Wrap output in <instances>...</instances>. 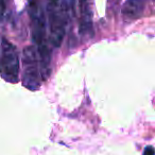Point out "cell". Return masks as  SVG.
Returning a JSON list of instances; mask_svg holds the SVG:
<instances>
[{"mask_svg":"<svg viewBox=\"0 0 155 155\" xmlns=\"http://www.w3.org/2000/svg\"><path fill=\"white\" fill-rule=\"evenodd\" d=\"M28 12L31 19L32 38L36 45V51L39 61L41 81L47 80L50 75V63L51 53L47 41V21H46L45 10L41 0H29Z\"/></svg>","mask_w":155,"mask_h":155,"instance_id":"1","label":"cell"},{"mask_svg":"<svg viewBox=\"0 0 155 155\" xmlns=\"http://www.w3.org/2000/svg\"><path fill=\"white\" fill-rule=\"evenodd\" d=\"M46 10L50 30V43L54 48H58L65 36L68 12L65 10L61 0H47Z\"/></svg>","mask_w":155,"mask_h":155,"instance_id":"2","label":"cell"},{"mask_svg":"<svg viewBox=\"0 0 155 155\" xmlns=\"http://www.w3.org/2000/svg\"><path fill=\"white\" fill-rule=\"evenodd\" d=\"M19 68V53L17 48L2 37L0 41V75L7 82L17 83Z\"/></svg>","mask_w":155,"mask_h":155,"instance_id":"3","label":"cell"},{"mask_svg":"<svg viewBox=\"0 0 155 155\" xmlns=\"http://www.w3.org/2000/svg\"><path fill=\"white\" fill-rule=\"evenodd\" d=\"M22 85L30 91L41 87V77L39 61L35 47L28 46L22 52Z\"/></svg>","mask_w":155,"mask_h":155,"instance_id":"4","label":"cell"},{"mask_svg":"<svg viewBox=\"0 0 155 155\" xmlns=\"http://www.w3.org/2000/svg\"><path fill=\"white\" fill-rule=\"evenodd\" d=\"M94 0H79V33L87 35L93 33Z\"/></svg>","mask_w":155,"mask_h":155,"instance_id":"5","label":"cell"},{"mask_svg":"<svg viewBox=\"0 0 155 155\" xmlns=\"http://www.w3.org/2000/svg\"><path fill=\"white\" fill-rule=\"evenodd\" d=\"M146 0H127L122 8V15L125 20L132 21L142 15Z\"/></svg>","mask_w":155,"mask_h":155,"instance_id":"6","label":"cell"},{"mask_svg":"<svg viewBox=\"0 0 155 155\" xmlns=\"http://www.w3.org/2000/svg\"><path fill=\"white\" fill-rule=\"evenodd\" d=\"M5 9H7V0H0V21L2 20Z\"/></svg>","mask_w":155,"mask_h":155,"instance_id":"7","label":"cell"},{"mask_svg":"<svg viewBox=\"0 0 155 155\" xmlns=\"http://www.w3.org/2000/svg\"><path fill=\"white\" fill-rule=\"evenodd\" d=\"M143 155H154V148L152 146H148L144 149Z\"/></svg>","mask_w":155,"mask_h":155,"instance_id":"8","label":"cell"}]
</instances>
